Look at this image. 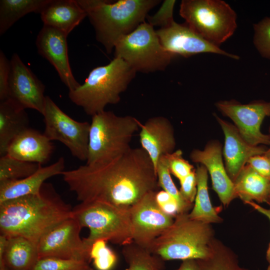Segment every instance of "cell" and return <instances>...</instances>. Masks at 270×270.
<instances>
[{
    "label": "cell",
    "mask_w": 270,
    "mask_h": 270,
    "mask_svg": "<svg viewBox=\"0 0 270 270\" xmlns=\"http://www.w3.org/2000/svg\"><path fill=\"white\" fill-rule=\"evenodd\" d=\"M80 202L98 201L130 210L159 187L154 166L141 148L104 163L84 164L61 174Z\"/></svg>",
    "instance_id": "cell-1"
},
{
    "label": "cell",
    "mask_w": 270,
    "mask_h": 270,
    "mask_svg": "<svg viewBox=\"0 0 270 270\" xmlns=\"http://www.w3.org/2000/svg\"><path fill=\"white\" fill-rule=\"evenodd\" d=\"M72 210L52 184L44 182L38 194L0 203V234L38 244L45 234L72 217Z\"/></svg>",
    "instance_id": "cell-2"
},
{
    "label": "cell",
    "mask_w": 270,
    "mask_h": 270,
    "mask_svg": "<svg viewBox=\"0 0 270 270\" xmlns=\"http://www.w3.org/2000/svg\"><path fill=\"white\" fill-rule=\"evenodd\" d=\"M93 26L96 38L108 54L118 41L145 22L160 0H77Z\"/></svg>",
    "instance_id": "cell-3"
},
{
    "label": "cell",
    "mask_w": 270,
    "mask_h": 270,
    "mask_svg": "<svg viewBox=\"0 0 270 270\" xmlns=\"http://www.w3.org/2000/svg\"><path fill=\"white\" fill-rule=\"evenodd\" d=\"M136 73L123 60L114 58L108 64L93 68L83 84L69 91L68 97L92 116L107 105L118 103Z\"/></svg>",
    "instance_id": "cell-4"
},
{
    "label": "cell",
    "mask_w": 270,
    "mask_h": 270,
    "mask_svg": "<svg viewBox=\"0 0 270 270\" xmlns=\"http://www.w3.org/2000/svg\"><path fill=\"white\" fill-rule=\"evenodd\" d=\"M215 238L211 224L192 219L188 212L182 213L148 250L164 260H204L212 254Z\"/></svg>",
    "instance_id": "cell-5"
},
{
    "label": "cell",
    "mask_w": 270,
    "mask_h": 270,
    "mask_svg": "<svg viewBox=\"0 0 270 270\" xmlns=\"http://www.w3.org/2000/svg\"><path fill=\"white\" fill-rule=\"evenodd\" d=\"M141 122L132 116L104 110L92 118L86 164L110 161L131 148L130 143Z\"/></svg>",
    "instance_id": "cell-6"
},
{
    "label": "cell",
    "mask_w": 270,
    "mask_h": 270,
    "mask_svg": "<svg viewBox=\"0 0 270 270\" xmlns=\"http://www.w3.org/2000/svg\"><path fill=\"white\" fill-rule=\"evenodd\" d=\"M72 216L89 230L83 240L90 248L100 240L122 246L133 242L129 210L98 201L80 202L72 208Z\"/></svg>",
    "instance_id": "cell-7"
},
{
    "label": "cell",
    "mask_w": 270,
    "mask_h": 270,
    "mask_svg": "<svg viewBox=\"0 0 270 270\" xmlns=\"http://www.w3.org/2000/svg\"><path fill=\"white\" fill-rule=\"evenodd\" d=\"M179 13L189 28L218 47L237 28L236 12L224 0H182Z\"/></svg>",
    "instance_id": "cell-8"
},
{
    "label": "cell",
    "mask_w": 270,
    "mask_h": 270,
    "mask_svg": "<svg viewBox=\"0 0 270 270\" xmlns=\"http://www.w3.org/2000/svg\"><path fill=\"white\" fill-rule=\"evenodd\" d=\"M114 50V58L146 74L165 70L176 56L164 48L154 27L146 22L120 40Z\"/></svg>",
    "instance_id": "cell-9"
},
{
    "label": "cell",
    "mask_w": 270,
    "mask_h": 270,
    "mask_svg": "<svg viewBox=\"0 0 270 270\" xmlns=\"http://www.w3.org/2000/svg\"><path fill=\"white\" fill-rule=\"evenodd\" d=\"M44 134L50 140L63 144L78 159L86 161L90 123L78 122L68 116L48 96L44 112Z\"/></svg>",
    "instance_id": "cell-10"
},
{
    "label": "cell",
    "mask_w": 270,
    "mask_h": 270,
    "mask_svg": "<svg viewBox=\"0 0 270 270\" xmlns=\"http://www.w3.org/2000/svg\"><path fill=\"white\" fill-rule=\"evenodd\" d=\"M82 228L72 216L53 228L38 243L39 259L56 258L90 262V248L80 237Z\"/></svg>",
    "instance_id": "cell-11"
},
{
    "label": "cell",
    "mask_w": 270,
    "mask_h": 270,
    "mask_svg": "<svg viewBox=\"0 0 270 270\" xmlns=\"http://www.w3.org/2000/svg\"><path fill=\"white\" fill-rule=\"evenodd\" d=\"M218 110L234 123L242 137L249 144L269 146L268 134L261 131L264 118L270 116V102L256 100L242 104L235 100H220L215 104Z\"/></svg>",
    "instance_id": "cell-12"
},
{
    "label": "cell",
    "mask_w": 270,
    "mask_h": 270,
    "mask_svg": "<svg viewBox=\"0 0 270 270\" xmlns=\"http://www.w3.org/2000/svg\"><path fill=\"white\" fill-rule=\"evenodd\" d=\"M156 192L146 194L129 210L133 242L148 250L174 221L158 206Z\"/></svg>",
    "instance_id": "cell-13"
},
{
    "label": "cell",
    "mask_w": 270,
    "mask_h": 270,
    "mask_svg": "<svg viewBox=\"0 0 270 270\" xmlns=\"http://www.w3.org/2000/svg\"><path fill=\"white\" fill-rule=\"evenodd\" d=\"M10 62L7 99L21 108L32 109L42 114L46 98L45 86L18 54H14Z\"/></svg>",
    "instance_id": "cell-14"
},
{
    "label": "cell",
    "mask_w": 270,
    "mask_h": 270,
    "mask_svg": "<svg viewBox=\"0 0 270 270\" xmlns=\"http://www.w3.org/2000/svg\"><path fill=\"white\" fill-rule=\"evenodd\" d=\"M156 32L164 48L176 56L188 58L201 53H212L232 59L240 58L238 56L210 43L186 24H179L174 21L169 26L160 28Z\"/></svg>",
    "instance_id": "cell-15"
},
{
    "label": "cell",
    "mask_w": 270,
    "mask_h": 270,
    "mask_svg": "<svg viewBox=\"0 0 270 270\" xmlns=\"http://www.w3.org/2000/svg\"><path fill=\"white\" fill-rule=\"evenodd\" d=\"M67 36L54 28L44 25L38 34L36 46L38 54L54 68L62 82L72 91L80 84L74 76L70 64Z\"/></svg>",
    "instance_id": "cell-16"
},
{
    "label": "cell",
    "mask_w": 270,
    "mask_h": 270,
    "mask_svg": "<svg viewBox=\"0 0 270 270\" xmlns=\"http://www.w3.org/2000/svg\"><path fill=\"white\" fill-rule=\"evenodd\" d=\"M192 161L203 165L210 176L212 188L225 207L236 198L234 183L228 174L222 159V146L216 140L208 142L203 150L194 149Z\"/></svg>",
    "instance_id": "cell-17"
},
{
    "label": "cell",
    "mask_w": 270,
    "mask_h": 270,
    "mask_svg": "<svg viewBox=\"0 0 270 270\" xmlns=\"http://www.w3.org/2000/svg\"><path fill=\"white\" fill-rule=\"evenodd\" d=\"M214 116L224 134L222 156L228 174L234 182L249 159L264 154L268 148L264 146H254L249 144L242 137L234 124L216 114Z\"/></svg>",
    "instance_id": "cell-18"
},
{
    "label": "cell",
    "mask_w": 270,
    "mask_h": 270,
    "mask_svg": "<svg viewBox=\"0 0 270 270\" xmlns=\"http://www.w3.org/2000/svg\"><path fill=\"white\" fill-rule=\"evenodd\" d=\"M139 138L141 148L150 158L155 170L160 158L174 152L176 146L173 126L162 116L152 117L141 123Z\"/></svg>",
    "instance_id": "cell-19"
},
{
    "label": "cell",
    "mask_w": 270,
    "mask_h": 270,
    "mask_svg": "<svg viewBox=\"0 0 270 270\" xmlns=\"http://www.w3.org/2000/svg\"><path fill=\"white\" fill-rule=\"evenodd\" d=\"M54 148L52 141L44 133L29 127L12 140L6 155L42 165L49 160Z\"/></svg>",
    "instance_id": "cell-20"
},
{
    "label": "cell",
    "mask_w": 270,
    "mask_h": 270,
    "mask_svg": "<svg viewBox=\"0 0 270 270\" xmlns=\"http://www.w3.org/2000/svg\"><path fill=\"white\" fill-rule=\"evenodd\" d=\"M64 166V160L60 157L50 165L40 166L36 172L27 177L0 183V203L38 194L46 180L62 174Z\"/></svg>",
    "instance_id": "cell-21"
},
{
    "label": "cell",
    "mask_w": 270,
    "mask_h": 270,
    "mask_svg": "<svg viewBox=\"0 0 270 270\" xmlns=\"http://www.w3.org/2000/svg\"><path fill=\"white\" fill-rule=\"evenodd\" d=\"M40 14L44 25L66 36L87 16L77 0H50Z\"/></svg>",
    "instance_id": "cell-22"
},
{
    "label": "cell",
    "mask_w": 270,
    "mask_h": 270,
    "mask_svg": "<svg viewBox=\"0 0 270 270\" xmlns=\"http://www.w3.org/2000/svg\"><path fill=\"white\" fill-rule=\"evenodd\" d=\"M236 196L248 202L270 205V179L246 164L234 182Z\"/></svg>",
    "instance_id": "cell-23"
},
{
    "label": "cell",
    "mask_w": 270,
    "mask_h": 270,
    "mask_svg": "<svg viewBox=\"0 0 270 270\" xmlns=\"http://www.w3.org/2000/svg\"><path fill=\"white\" fill-rule=\"evenodd\" d=\"M8 237L6 248L0 258V267L9 270H32L39 260L37 244L20 236Z\"/></svg>",
    "instance_id": "cell-24"
},
{
    "label": "cell",
    "mask_w": 270,
    "mask_h": 270,
    "mask_svg": "<svg viewBox=\"0 0 270 270\" xmlns=\"http://www.w3.org/2000/svg\"><path fill=\"white\" fill-rule=\"evenodd\" d=\"M29 118L26 110L6 99L0 101V156L6 154L12 140L29 128Z\"/></svg>",
    "instance_id": "cell-25"
},
{
    "label": "cell",
    "mask_w": 270,
    "mask_h": 270,
    "mask_svg": "<svg viewBox=\"0 0 270 270\" xmlns=\"http://www.w3.org/2000/svg\"><path fill=\"white\" fill-rule=\"evenodd\" d=\"M197 192L194 204L188 216L192 219L211 224H219L223 219L218 215L216 208L212 206L208 190V172L203 165L196 169Z\"/></svg>",
    "instance_id": "cell-26"
},
{
    "label": "cell",
    "mask_w": 270,
    "mask_h": 270,
    "mask_svg": "<svg viewBox=\"0 0 270 270\" xmlns=\"http://www.w3.org/2000/svg\"><path fill=\"white\" fill-rule=\"evenodd\" d=\"M50 0H0V35L30 12L40 14Z\"/></svg>",
    "instance_id": "cell-27"
},
{
    "label": "cell",
    "mask_w": 270,
    "mask_h": 270,
    "mask_svg": "<svg viewBox=\"0 0 270 270\" xmlns=\"http://www.w3.org/2000/svg\"><path fill=\"white\" fill-rule=\"evenodd\" d=\"M122 254L128 266L126 270H164L165 268V260L134 242L122 246Z\"/></svg>",
    "instance_id": "cell-28"
},
{
    "label": "cell",
    "mask_w": 270,
    "mask_h": 270,
    "mask_svg": "<svg viewBox=\"0 0 270 270\" xmlns=\"http://www.w3.org/2000/svg\"><path fill=\"white\" fill-rule=\"evenodd\" d=\"M196 260L200 270H250L240 266L236 254L216 238L210 256Z\"/></svg>",
    "instance_id": "cell-29"
},
{
    "label": "cell",
    "mask_w": 270,
    "mask_h": 270,
    "mask_svg": "<svg viewBox=\"0 0 270 270\" xmlns=\"http://www.w3.org/2000/svg\"><path fill=\"white\" fill-rule=\"evenodd\" d=\"M42 164L24 162L5 155L0 158V183L27 177Z\"/></svg>",
    "instance_id": "cell-30"
},
{
    "label": "cell",
    "mask_w": 270,
    "mask_h": 270,
    "mask_svg": "<svg viewBox=\"0 0 270 270\" xmlns=\"http://www.w3.org/2000/svg\"><path fill=\"white\" fill-rule=\"evenodd\" d=\"M156 172L159 187L162 188L163 190L169 194L176 200L179 206L180 214L188 212L191 206L184 200L180 190L174 182L164 156L160 158Z\"/></svg>",
    "instance_id": "cell-31"
},
{
    "label": "cell",
    "mask_w": 270,
    "mask_h": 270,
    "mask_svg": "<svg viewBox=\"0 0 270 270\" xmlns=\"http://www.w3.org/2000/svg\"><path fill=\"white\" fill-rule=\"evenodd\" d=\"M105 240L94 242L90 247V258L96 270H112L118 262V257Z\"/></svg>",
    "instance_id": "cell-32"
},
{
    "label": "cell",
    "mask_w": 270,
    "mask_h": 270,
    "mask_svg": "<svg viewBox=\"0 0 270 270\" xmlns=\"http://www.w3.org/2000/svg\"><path fill=\"white\" fill-rule=\"evenodd\" d=\"M32 270H96L84 260L44 258L38 260Z\"/></svg>",
    "instance_id": "cell-33"
},
{
    "label": "cell",
    "mask_w": 270,
    "mask_h": 270,
    "mask_svg": "<svg viewBox=\"0 0 270 270\" xmlns=\"http://www.w3.org/2000/svg\"><path fill=\"white\" fill-rule=\"evenodd\" d=\"M253 43L262 57L270 60V17H265L253 26Z\"/></svg>",
    "instance_id": "cell-34"
},
{
    "label": "cell",
    "mask_w": 270,
    "mask_h": 270,
    "mask_svg": "<svg viewBox=\"0 0 270 270\" xmlns=\"http://www.w3.org/2000/svg\"><path fill=\"white\" fill-rule=\"evenodd\" d=\"M172 174L180 181L192 173L194 166L182 157V152L178 150L163 156Z\"/></svg>",
    "instance_id": "cell-35"
},
{
    "label": "cell",
    "mask_w": 270,
    "mask_h": 270,
    "mask_svg": "<svg viewBox=\"0 0 270 270\" xmlns=\"http://www.w3.org/2000/svg\"><path fill=\"white\" fill-rule=\"evenodd\" d=\"M176 0H164L158 10L153 16H148V23L154 26L164 28L169 26L174 22L173 10Z\"/></svg>",
    "instance_id": "cell-36"
},
{
    "label": "cell",
    "mask_w": 270,
    "mask_h": 270,
    "mask_svg": "<svg viewBox=\"0 0 270 270\" xmlns=\"http://www.w3.org/2000/svg\"><path fill=\"white\" fill-rule=\"evenodd\" d=\"M180 182V192L181 196L184 200L192 206L194 202L197 192L196 170Z\"/></svg>",
    "instance_id": "cell-37"
},
{
    "label": "cell",
    "mask_w": 270,
    "mask_h": 270,
    "mask_svg": "<svg viewBox=\"0 0 270 270\" xmlns=\"http://www.w3.org/2000/svg\"><path fill=\"white\" fill-rule=\"evenodd\" d=\"M156 199L161 210L168 216L174 218L180 214L178 202L166 192L163 190L156 192Z\"/></svg>",
    "instance_id": "cell-38"
},
{
    "label": "cell",
    "mask_w": 270,
    "mask_h": 270,
    "mask_svg": "<svg viewBox=\"0 0 270 270\" xmlns=\"http://www.w3.org/2000/svg\"><path fill=\"white\" fill-rule=\"evenodd\" d=\"M10 72V62L4 52L0 50V101L8 98Z\"/></svg>",
    "instance_id": "cell-39"
},
{
    "label": "cell",
    "mask_w": 270,
    "mask_h": 270,
    "mask_svg": "<svg viewBox=\"0 0 270 270\" xmlns=\"http://www.w3.org/2000/svg\"><path fill=\"white\" fill-rule=\"evenodd\" d=\"M247 164L262 176L270 179V159L264 154L250 158Z\"/></svg>",
    "instance_id": "cell-40"
},
{
    "label": "cell",
    "mask_w": 270,
    "mask_h": 270,
    "mask_svg": "<svg viewBox=\"0 0 270 270\" xmlns=\"http://www.w3.org/2000/svg\"><path fill=\"white\" fill-rule=\"evenodd\" d=\"M244 204L250 206L257 212L266 216L270 224V205H269V208H267L252 201L248 202ZM266 260L268 264L267 270H270V242L266 252Z\"/></svg>",
    "instance_id": "cell-41"
},
{
    "label": "cell",
    "mask_w": 270,
    "mask_h": 270,
    "mask_svg": "<svg viewBox=\"0 0 270 270\" xmlns=\"http://www.w3.org/2000/svg\"><path fill=\"white\" fill-rule=\"evenodd\" d=\"M176 270H200V268L196 260H186L182 261Z\"/></svg>",
    "instance_id": "cell-42"
},
{
    "label": "cell",
    "mask_w": 270,
    "mask_h": 270,
    "mask_svg": "<svg viewBox=\"0 0 270 270\" xmlns=\"http://www.w3.org/2000/svg\"><path fill=\"white\" fill-rule=\"evenodd\" d=\"M270 138V126L269 128V134ZM270 146L268 148L267 150H266V152L264 154L267 157H268L270 159Z\"/></svg>",
    "instance_id": "cell-43"
},
{
    "label": "cell",
    "mask_w": 270,
    "mask_h": 270,
    "mask_svg": "<svg viewBox=\"0 0 270 270\" xmlns=\"http://www.w3.org/2000/svg\"><path fill=\"white\" fill-rule=\"evenodd\" d=\"M0 270H9L6 268L5 267L2 266V267H0Z\"/></svg>",
    "instance_id": "cell-44"
}]
</instances>
